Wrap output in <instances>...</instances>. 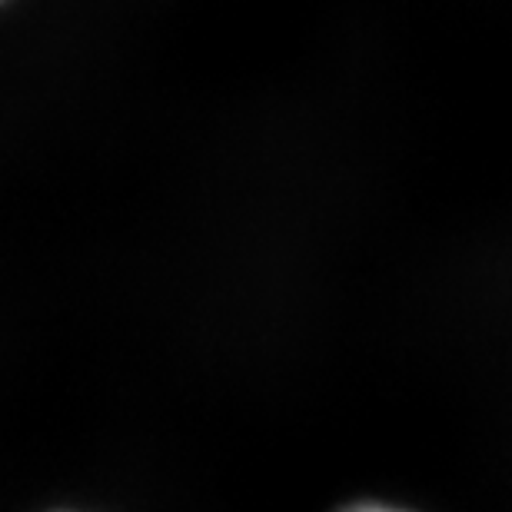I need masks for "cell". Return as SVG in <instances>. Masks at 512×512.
<instances>
[{"label": "cell", "mask_w": 512, "mask_h": 512, "mask_svg": "<svg viewBox=\"0 0 512 512\" xmlns=\"http://www.w3.org/2000/svg\"><path fill=\"white\" fill-rule=\"evenodd\" d=\"M343 512H416V509H406V506H396V503H356V506H346Z\"/></svg>", "instance_id": "1"}]
</instances>
